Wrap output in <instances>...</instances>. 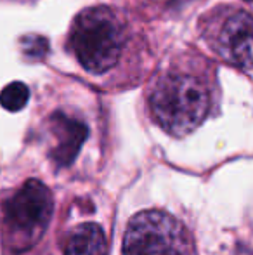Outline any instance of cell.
<instances>
[{
    "mask_svg": "<svg viewBox=\"0 0 253 255\" xmlns=\"http://www.w3.org/2000/svg\"><path fill=\"white\" fill-rule=\"evenodd\" d=\"M194 2V0H167V3H169L172 9H177V7H182V5H187V3Z\"/></svg>",
    "mask_w": 253,
    "mask_h": 255,
    "instance_id": "30bf717a",
    "label": "cell"
},
{
    "mask_svg": "<svg viewBox=\"0 0 253 255\" xmlns=\"http://www.w3.org/2000/svg\"><path fill=\"white\" fill-rule=\"evenodd\" d=\"M30 99V89L23 82H12L0 92V104L7 111H19Z\"/></svg>",
    "mask_w": 253,
    "mask_h": 255,
    "instance_id": "ba28073f",
    "label": "cell"
},
{
    "mask_svg": "<svg viewBox=\"0 0 253 255\" xmlns=\"http://www.w3.org/2000/svg\"><path fill=\"white\" fill-rule=\"evenodd\" d=\"M21 44L24 54L30 57H42L47 52V42L44 37H24Z\"/></svg>",
    "mask_w": 253,
    "mask_h": 255,
    "instance_id": "9c48e42d",
    "label": "cell"
},
{
    "mask_svg": "<svg viewBox=\"0 0 253 255\" xmlns=\"http://www.w3.org/2000/svg\"><path fill=\"white\" fill-rule=\"evenodd\" d=\"M122 255H191V240L179 219L146 210L128 222Z\"/></svg>",
    "mask_w": 253,
    "mask_h": 255,
    "instance_id": "5b68a950",
    "label": "cell"
},
{
    "mask_svg": "<svg viewBox=\"0 0 253 255\" xmlns=\"http://www.w3.org/2000/svg\"><path fill=\"white\" fill-rule=\"evenodd\" d=\"M199 37L220 61L253 70V14L236 5H217L198 21Z\"/></svg>",
    "mask_w": 253,
    "mask_h": 255,
    "instance_id": "277c9868",
    "label": "cell"
},
{
    "mask_svg": "<svg viewBox=\"0 0 253 255\" xmlns=\"http://www.w3.org/2000/svg\"><path fill=\"white\" fill-rule=\"evenodd\" d=\"M108 240L97 224H80L70 233L64 243V255H106Z\"/></svg>",
    "mask_w": 253,
    "mask_h": 255,
    "instance_id": "52a82bcc",
    "label": "cell"
},
{
    "mask_svg": "<svg viewBox=\"0 0 253 255\" xmlns=\"http://www.w3.org/2000/svg\"><path fill=\"white\" fill-rule=\"evenodd\" d=\"M215 73V64L196 51L170 56L146 91L155 124L173 137L196 130L212 113L219 94Z\"/></svg>",
    "mask_w": 253,
    "mask_h": 255,
    "instance_id": "7a4b0ae2",
    "label": "cell"
},
{
    "mask_svg": "<svg viewBox=\"0 0 253 255\" xmlns=\"http://www.w3.org/2000/svg\"><path fill=\"white\" fill-rule=\"evenodd\" d=\"M52 195L44 182L30 179L0 207V233L12 252L31 249L44 236L52 217Z\"/></svg>",
    "mask_w": 253,
    "mask_h": 255,
    "instance_id": "3957f363",
    "label": "cell"
},
{
    "mask_svg": "<svg viewBox=\"0 0 253 255\" xmlns=\"http://www.w3.org/2000/svg\"><path fill=\"white\" fill-rule=\"evenodd\" d=\"M47 130L52 139L51 158L59 167L70 165L88 137V125L66 111H54L47 118Z\"/></svg>",
    "mask_w": 253,
    "mask_h": 255,
    "instance_id": "8992f818",
    "label": "cell"
},
{
    "mask_svg": "<svg viewBox=\"0 0 253 255\" xmlns=\"http://www.w3.org/2000/svg\"><path fill=\"white\" fill-rule=\"evenodd\" d=\"M66 47L88 75L101 80H127L144 71L151 51L130 16L115 7L84 9L68 31Z\"/></svg>",
    "mask_w": 253,
    "mask_h": 255,
    "instance_id": "6da1fadb",
    "label": "cell"
},
{
    "mask_svg": "<svg viewBox=\"0 0 253 255\" xmlns=\"http://www.w3.org/2000/svg\"><path fill=\"white\" fill-rule=\"evenodd\" d=\"M245 2H250V3H253V0H245Z\"/></svg>",
    "mask_w": 253,
    "mask_h": 255,
    "instance_id": "8fae6325",
    "label": "cell"
}]
</instances>
